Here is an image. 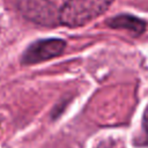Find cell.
I'll return each mask as SVG.
<instances>
[{
    "instance_id": "obj_4",
    "label": "cell",
    "mask_w": 148,
    "mask_h": 148,
    "mask_svg": "<svg viewBox=\"0 0 148 148\" xmlns=\"http://www.w3.org/2000/svg\"><path fill=\"white\" fill-rule=\"evenodd\" d=\"M106 25L112 28V29H121V30H127L131 35L133 36H139L142 32H145L147 23L134 15L130 14H120L116 15L111 18H108L105 21Z\"/></svg>"
},
{
    "instance_id": "obj_5",
    "label": "cell",
    "mask_w": 148,
    "mask_h": 148,
    "mask_svg": "<svg viewBox=\"0 0 148 148\" xmlns=\"http://www.w3.org/2000/svg\"><path fill=\"white\" fill-rule=\"evenodd\" d=\"M134 146L139 147H148V104L143 111L142 114V121H141V132L140 135L133 140Z\"/></svg>"
},
{
    "instance_id": "obj_1",
    "label": "cell",
    "mask_w": 148,
    "mask_h": 148,
    "mask_svg": "<svg viewBox=\"0 0 148 148\" xmlns=\"http://www.w3.org/2000/svg\"><path fill=\"white\" fill-rule=\"evenodd\" d=\"M113 0H67L59 9V23L77 28L103 14Z\"/></svg>"
},
{
    "instance_id": "obj_2",
    "label": "cell",
    "mask_w": 148,
    "mask_h": 148,
    "mask_svg": "<svg viewBox=\"0 0 148 148\" xmlns=\"http://www.w3.org/2000/svg\"><path fill=\"white\" fill-rule=\"evenodd\" d=\"M20 13L29 21L44 27L59 23V10L50 0H16Z\"/></svg>"
},
{
    "instance_id": "obj_3",
    "label": "cell",
    "mask_w": 148,
    "mask_h": 148,
    "mask_svg": "<svg viewBox=\"0 0 148 148\" xmlns=\"http://www.w3.org/2000/svg\"><path fill=\"white\" fill-rule=\"evenodd\" d=\"M66 47V42L61 38H43L31 43L21 56V64L35 65L45 60L59 57Z\"/></svg>"
}]
</instances>
